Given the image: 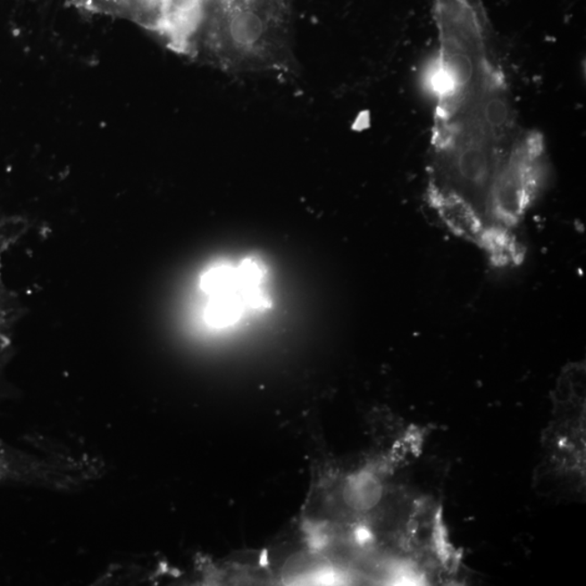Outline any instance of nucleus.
<instances>
[{
  "label": "nucleus",
  "mask_w": 586,
  "mask_h": 586,
  "mask_svg": "<svg viewBox=\"0 0 586 586\" xmlns=\"http://www.w3.org/2000/svg\"><path fill=\"white\" fill-rule=\"evenodd\" d=\"M439 25L428 205L466 221L502 219L542 189L548 175L544 144L520 128L481 19H447Z\"/></svg>",
  "instance_id": "nucleus-1"
},
{
  "label": "nucleus",
  "mask_w": 586,
  "mask_h": 586,
  "mask_svg": "<svg viewBox=\"0 0 586 586\" xmlns=\"http://www.w3.org/2000/svg\"><path fill=\"white\" fill-rule=\"evenodd\" d=\"M202 318L211 330H227L272 307L270 272L259 256L219 259L199 280Z\"/></svg>",
  "instance_id": "nucleus-3"
},
{
  "label": "nucleus",
  "mask_w": 586,
  "mask_h": 586,
  "mask_svg": "<svg viewBox=\"0 0 586 586\" xmlns=\"http://www.w3.org/2000/svg\"><path fill=\"white\" fill-rule=\"evenodd\" d=\"M27 229V222L21 219L0 216V352L6 347L13 330L22 315L21 303L17 296L8 289L3 280V255Z\"/></svg>",
  "instance_id": "nucleus-4"
},
{
  "label": "nucleus",
  "mask_w": 586,
  "mask_h": 586,
  "mask_svg": "<svg viewBox=\"0 0 586 586\" xmlns=\"http://www.w3.org/2000/svg\"><path fill=\"white\" fill-rule=\"evenodd\" d=\"M186 50L234 71L281 70L289 63L285 0H202Z\"/></svg>",
  "instance_id": "nucleus-2"
}]
</instances>
